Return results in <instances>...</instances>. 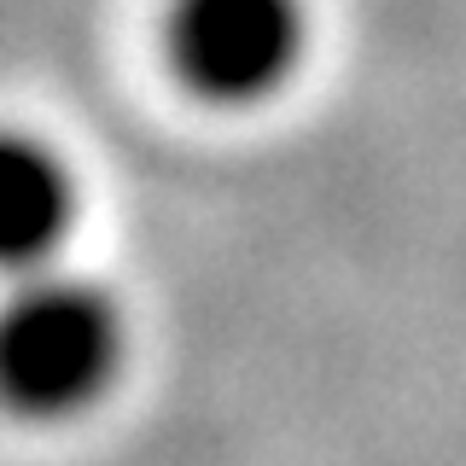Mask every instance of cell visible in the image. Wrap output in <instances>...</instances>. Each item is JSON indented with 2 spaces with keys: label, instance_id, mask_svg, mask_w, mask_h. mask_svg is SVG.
Here are the masks:
<instances>
[{
  "label": "cell",
  "instance_id": "1",
  "mask_svg": "<svg viewBox=\"0 0 466 466\" xmlns=\"http://www.w3.org/2000/svg\"><path fill=\"white\" fill-rule=\"evenodd\" d=\"M128 368V315L111 286L53 268L0 291V414L18 426H76L106 408Z\"/></svg>",
  "mask_w": 466,
  "mask_h": 466
},
{
  "label": "cell",
  "instance_id": "2",
  "mask_svg": "<svg viewBox=\"0 0 466 466\" xmlns=\"http://www.w3.org/2000/svg\"><path fill=\"white\" fill-rule=\"evenodd\" d=\"M309 0H164L157 47L175 87L216 111H257L309 65Z\"/></svg>",
  "mask_w": 466,
  "mask_h": 466
},
{
  "label": "cell",
  "instance_id": "3",
  "mask_svg": "<svg viewBox=\"0 0 466 466\" xmlns=\"http://www.w3.org/2000/svg\"><path fill=\"white\" fill-rule=\"evenodd\" d=\"M82 222V181L35 128L0 123V280H24L65 257Z\"/></svg>",
  "mask_w": 466,
  "mask_h": 466
}]
</instances>
